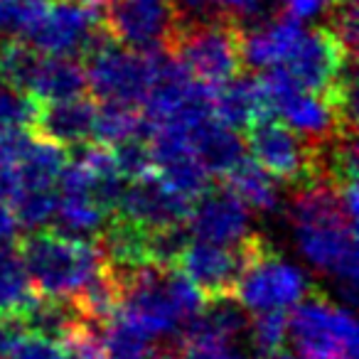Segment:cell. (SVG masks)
Listing matches in <instances>:
<instances>
[{
  "instance_id": "obj_10",
  "label": "cell",
  "mask_w": 359,
  "mask_h": 359,
  "mask_svg": "<svg viewBox=\"0 0 359 359\" xmlns=\"http://www.w3.org/2000/svg\"><path fill=\"white\" fill-rule=\"evenodd\" d=\"M104 37L99 13L86 0H50L20 40L42 55L81 57Z\"/></svg>"
},
{
  "instance_id": "obj_24",
  "label": "cell",
  "mask_w": 359,
  "mask_h": 359,
  "mask_svg": "<svg viewBox=\"0 0 359 359\" xmlns=\"http://www.w3.org/2000/svg\"><path fill=\"white\" fill-rule=\"evenodd\" d=\"M285 310H264L249 318L246 339H249V359H271L285 347Z\"/></svg>"
},
{
  "instance_id": "obj_9",
  "label": "cell",
  "mask_w": 359,
  "mask_h": 359,
  "mask_svg": "<svg viewBox=\"0 0 359 359\" xmlns=\"http://www.w3.org/2000/svg\"><path fill=\"white\" fill-rule=\"evenodd\" d=\"M99 20L109 40L140 55L168 52L182 22L175 0H104Z\"/></svg>"
},
{
  "instance_id": "obj_29",
  "label": "cell",
  "mask_w": 359,
  "mask_h": 359,
  "mask_svg": "<svg viewBox=\"0 0 359 359\" xmlns=\"http://www.w3.org/2000/svg\"><path fill=\"white\" fill-rule=\"evenodd\" d=\"M222 13L236 20L239 25H249V22L259 20V18L269 15V0H219Z\"/></svg>"
},
{
  "instance_id": "obj_11",
  "label": "cell",
  "mask_w": 359,
  "mask_h": 359,
  "mask_svg": "<svg viewBox=\"0 0 359 359\" xmlns=\"http://www.w3.org/2000/svg\"><path fill=\"white\" fill-rule=\"evenodd\" d=\"M244 145L249 148L251 160L273 175L278 182H288L293 187L320 180L318 145L305 140L276 116H261L259 121H254L246 128Z\"/></svg>"
},
{
  "instance_id": "obj_21",
  "label": "cell",
  "mask_w": 359,
  "mask_h": 359,
  "mask_svg": "<svg viewBox=\"0 0 359 359\" xmlns=\"http://www.w3.org/2000/svg\"><path fill=\"white\" fill-rule=\"evenodd\" d=\"M40 298L30 280L18 241L0 244V318H20Z\"/></svg>"
},
{
  "instance_id": "obj_5",
  "label": "cell",
  "mask_w": 359,
  "mask_h": 359,
  "mask_svg": "<svg viewBox=\"0 0 359 359\" xmlns=\"http://www.w3.org/2000/svg\"><path fill=\"white\" fill-rule=\"evenodd\" d=\"M168 52L207 86H219L244 72L241 25L229 15L182 20Z\"/></svg>"
},
{
  "instance_id": "obj_2",
  "label": "cell",
  "mask_w": 359,
  "mask_h": 359,
  "mask_svg": "<svg viewBox=\"0 0 359 359\" xmlns=\"http://www.w3.org/2000/svg\"><path fill=\"white\" fill-rule=\"evenodd\" d=\"M114 273L121 283L118 315L153 339L170 337L175 342L205 300L177 266L148 264Z\"/></svg>"
},
{
  "instance_id": "obj_31",
  "label": "cell",
  "mask_w": 359,
  "mask_h": 359,
  "mask_svg": "<svg viewBox=\"0 0 359 359\" xmlns=\"http://www.w3.org/2000/svg\"><path fill=\"white\" fill-rule=\"evenodd\" d=\"M276 3L285 15L295 18V20H308V18L327 11L332 0H276Z\"/></svg>"
},
{
  "instance_id": "obj_27",
  "label": "cell",
  "mask_w": 359,
  "mask_h": 359,
  "mask_svg": "<svg viewBox=\"0 0 359 359\" xmlns=\"http://www.w3.org/2000/svg\"><path fill=\"white\" fill-rule=\"evenodd\" d=\"M359 8L357 0H332L327 8V30L344 45L349 55L357 50V35H359Z\"/></svg>"
},
{
  "instance_id": "obj_6",
  "label": "cell",
  "mask_w": 359,
  "mask_h": 359,
  "mask_svg": "<svg viewBox=\"0 0 359 359\" xmlns=\"http://www.w3.org/2000/svg\"><path fill=\"white\" fill-rule=\"evenodd\" d=\"M259 79L264 86L269 116L280 118L313 145H323L339 135L354 133V126L344 121L337 101L330 94L300 89L278 67L266 69Z\"/></svg>"
},
{
  "instance_id": "obj_16",
  "label": "cell",
  "mask_w": 359,
  "mask_h": 359,
  "mask_svg": "<svg viewBox=\"0 0 359 359\" xmlns=\"http://www.w3.org/2000/svg\"><path fill=\"white\" fill-rule=\"evenodd\" d=\"M300 30H303L300 20L285 13H269L249 25H241L244 67H251L256 72L278 67L290 52L293 42L298 40Z\"/></svg>"
},
{
  "instance_id": "obj_14",
  "label": "cell",
  "mask_w": 359,
  "mask_h": 359,
  "mask_svg": "<svg viewBox=\"0 0 359 359\" xmlns=\"http://www.w3.org/2000/svg\"><path fill=\"white\" fill-rule=\"evenodd\" d=\"M261 236L254 234L241 246H222L210 241L190 239L182 256L177 261V269L192 280L202 298H215V295H234V285L239 280L244 264L251 254V246Z\"/></svg>"
},
{
  "instance_id": "obj_17",
  "label": "cell",
  "mask_w": 359,
  "mask_h": 359,
  "mask_svg": "<svg viewBox=\"0 0 359 359\" xmlns=\"http://www.w3.org/2000/svg\"><path fill=\"white\" fill-rule=\"evenodd\" d=\"M94 116L96 101L86 94L74 96V99L47 101L37 109L32 130L60 148H74V145L91 140Z\"/></svg>"
},
{
  "instance_id": "obj_7",
  "label": "cell",
  "mask_w": 359,
  "mask_h": 359,
  "mask_svg": "<svg viewBox=\"0 0 359 359\" xmlns=\"http://www.w3.org/2000/svg\"><path fill=\"white\" fill-rule=\"evenodd\" d=\"M313 290L310 276L300 266L280 256L264 234L251 246L239 280L234 285V298L246 313L264 310H288Z\"/></svg>"
},
{
  "instance_id": "obj_4",
  "label": "cell",
  "mask_w": 359,
  "mask_h": 359,
  "mask_svg": "<svg viewBox=\"0 0 359 359\" xmlns=\"http://www.w3.org/2000/svg\"><path fill=\"white\" fill-rule=\"evenodd\" d=\"M285 349L293 359H357V320L323 290H310L285 323Z\"/></svg>"
},
{
  "instance_id": "obj_25",
  "label": "cell",
  "mask_w": 359,
  "mask_h": 359,
  "mask_svg": "<svg viewBox=\"0 0 359 359\" xmlns=\"http://www.w3.org/2000/svg\"><path fill=\"white\" fill-rule=\"evenodd\" d=\"M109 150H111V158H114V163H116V170H118L121 177H123L126 182L155 172L148 138L121 140V143L111 145Z\"/></svg>"
},
{
  "instance_id": "obj_1",
  "label": "cell",
  "mask_w": 359,
  "mask_h": 359,
  "mask_svg": "<svg viewBox=\"0 0 359 359\" xmlns=\"http://www.w3.org/2000/svg\"><path fill=\"white\" fill-rule=\"evenodd\" d=\"M298 254L339 285L354 303L359 280L357 254V185L337 187L327 180L293 185L283 207Z\"/></svg>"
},
{
  "instance_id": "obj_30",
  "label": "cell",
  "mask_w": 359,
  "mask_h": 359,
  "mask_svg": "<svg viewBox=\"0 0 359 359\" xmlns=\"http://www.w3.org/2000/svg\"><path fill=\"white\" fill-rule=\"evenodd\" d=\"M180 20H210V18L224 15L219 0H175Z\"/></svg>"
},
{
  "instance_id": "obj_3",
  "label": "cell",
  "mask_w": 359,
  "mask_h": 359,
  "mask_svg": "<svg viewBox=\"0 0 359 359\" xmlns=\"http://www.w3.org/2000/svg\"><path fill=\"white\" fill-rule=\"evenodd\" d=\"M22 261L37 295L74 300L104 269L96 241L67 236L55 229H32L18 239Z\"/></svg>"
},
{
  "instance_id": "obj_13",
  "label": "cell",
  "mask_w": 359,
  "mask_h": 359,
  "mask_svg": "<svg viewBox=\"0 0 359 359\" xmlns=\"http://www.w3.org/2000/svg\"><path fill=\"white\" fill-rule=\"evenodd\" d=\"M187 229L192 239L222 246H241L259 231L254 229L251 210L229 187H207L192 200Z\"/></svg>"
},
{
  "instance_id": "obj_22",
  "label": "cell",
  "mask_w": 359,
  "mask_h": 359,
  "mask_svg": "<svg viewBox=\"0 0 359 359\" xmlns=\"http://www.w3.org/2000/svg\"><path fill=\"white\" fill-rule=\"evenodd\" d=\"M148 121L143 118V111L135 106H121V104H96L94 116V130L91 140L99 145L121 143L128 138H148Z\"/></svg>"
},
{
  "instance_id": "obj_28",
  "label": "cell",
  "mask_w": 359,
  "mask_h": 359,
  "mask_svg": "<svg viewBox=\"0 0 359 359\" xmlns=\"http://www.w3.org/2000/svg\"><path fill=\"white\" fill-rule=\"evenodd\" d=\"M3 359H67V352L60 342L37 337L22 330Z\"/></svg>"
},
{
  "instance_id": "obj_33",
  "label": "cell",
  "mask_w": 359,
  "mask_h": 359,
  "mask_svg": "<svg viewBox=\"0 0 359 359\" xmlns=\"http://www.w3.org/2000/svg\"><path fill=\"white\" fill-rule=\"evenodd\" d=\"M150 359H180V357H177V349L172 347V349H163V352H158V349H155Z\"/></svg>"
},
{
  "instance_id": "obj_23",
  "label": "cell",
  "mask_w": 359,
  "mask_h": 359,
  "mask_svg": "<svg viewBox=\"0 0 359 359\" xmlns=\"http://www.w3.org/2000/svg\"><path fill=\"white\" fill-rule=\"evenodd\" d=\"M155 339L116 313L101 327V359H150Z\"/></svg>"
},
{
  "instance_id": "obj_12",
  "label": "cell",
  "mask_w": 359,
  "mask_h": 359,
  "mask_svg": "<svg viewBox=\"0 0 359 359\" xmlns=\"http://www.w3.org/2000/svg\"><path fill=\"white\" fill-rule=\"evenodd\" d=\"M352 67L354 55H349L342 42L323 25L303 27L278 69L300 89L332 94Z\"/></svg>"
},
{
  "instance_id": "obj_26",
  "label": "cell",
  "mask_w": 359,
  "mask_h": 359,
  "mask_svg": "<svg viewBox=\"0 0 359 359\" xmlns=\"http://www.w3.org/2000/svg\"><path fill=\"white\" fill-rule=\"evenodd\" d=\"M37 109H40V104L32 96L0 81V130L32 128Z\"/></svg>"
},
{
  "instance_id": "obj_20",
  "label": "cell",
  "mask_w": 359,
  "mask_h": 359,
  "mask_svg": "<svg viewBox=\"0 0 359 359\" xmlns=\"http://www.w3.org/2000/svg\"><path fill=\"white\" fill-rule=\"evenodd\" d=\"M226 187L259 215H276L283 212V197H280V182L271 172H266L259 163L244 155L229 172L224 175Z\"/></svg>"
},
{
  "instance_id": "obj_34",
  "label": "cell",
  "mask_w": 359,
  "mask_h": 359,
  "mask_svg": "<svg viewBox=\"0 0 359 359\" xmlns=\"http://www.w3.org/2000/svg\"><path fill=\"white\" fill-rule=\"evenodd\" d=\"M271 359H293V357H290V352H288V349H280V352L278 354H273V357H271Z\"/></svg>"
},
{
  "instance_id": "obj_32",
  "label": "cell",
  "mask_w": 359,
  "mask_h": 359,
  "mask_svg": "<svg viewBox=\"0 0 359 359\" xmlns=\"http://www.w3.org/2000/svg\"><path fill=\"white\" fill-rule=\"evenodd\" d=\"M18 229H20V224H18L13 210L6 202H0V244L3 241H18Z\"/></svg>"
},
{
  "instance_id": "obj_15",
  "label": "cell",
  "mask_w": 359,
  "mask_h": 359,
  "mask_svg": "<svg viewBox=\"0 0 359 359\" xmlns=\"http://www.w3.org/2000/svg\"><path fill=\"white\" fill-rule=\"evenodd\" d=\"M190 207V197L175 192L153 172L126 182L116 212L148 229H160V226L187 224Z\"/></svg>"
},
{
  "instance_id": "obj_18",
  "label": "cell",
  "mask_w": 359,
  "mask_h": 359,
  "mask_svg": "<svg viewBox=\"0 0 359 359\" xmlns=\"http://www.w3.org/2000/svg\"><path fill=\"white\" fill-rule=\"evenodd\" d=\"M212 116L234 130H246L261 116H269L259 76L236 74L224 84L212 86Z\"/></svg>"
},
{
  "instance_id": "obj_19",
  "label": "cell",
  "mask_w": 359,
  "mask_h": 359,
  "mask_svg": "<svg viewBox=\"0 0 359 359\" xmlns=\"http://www.w3.org/2000/svg\"><path fill=\"white\" fill-rule=\"evenodd\" d=\"M187 135H190V145L195 155L212 177H224L246 155L244 138L231 126L222 123L215 116L192 126Z\"/></svg>"
},
{
  "instance_id": "obj_35",
  "label": "cell",
  "mask_w": 359,
  "mask_h": 359,
  "mask_svg": "<svg viewBox=\"0 0 359 359\" xmlns=\"http://www.w3.org/2000/svg\"><path fill=\"white\" fill-rule=\"evenodd\" d=\"M86 3H91V6H101L104 0H86Z\"/></svg>"
},
{
  "instance_id": "obj_8",
  "label": "cell",
  "mask_w": 359,
  "mask_h": 359,
  "mask_svg": "<svg viewBox=\"0 0 359 359\" xmlns=\"http://www.w3.org/2000/svg\"><path fill=\"white\" fill-rule=\"evenodd\" d=\"M86 94L96 104H121L140 109L153 76L150 55H140L118 42L101 37L84 57Z\"/></svg>"
}]
</instances>
